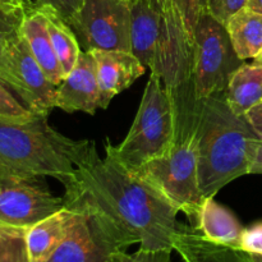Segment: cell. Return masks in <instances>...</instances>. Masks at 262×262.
<instances>
[{"mask_svg": "<svg viewBox=\"0 0 262 262\" xmlns=\"http://www.w3.org/2000/svg\"><path fill=\"white\" fill-rule=\"evenodd\" d=\"M247 8L262 14V0H248Z\"/></svg>", "mask_w": 262, "mask_h": 262, "instance_id": "cell-34", "label": "cell"}, {"mask_svg": "<svg viewBox=\"0 0 262 262\" xmlns=\"http://www.w3.org/2000/svg\"><path fill=\"white\" fill-rule=\"evenodd\" d=\"M77 209L66 205L63 209L26 229L25 241L28 261L46 262L71 232L77 219Z\"/></svg>", "mask_w": 262, "mask_h": 262, "instance_id": "cell-14", "label": "cell"}, {"mask_svg": "<svg viewBox=\"0 0 262 262\" xmlns=\"http://www.w3.org/2000/svg\"><path fill=\"white\" fill-rule=\"evenodd\" d=\"M38 8L42 10L43 15H45L54 50H55L59 63L61 64V68L67 76L76 67L78 56L82 51L79 48L78 38L71 26L68 25V22L63 19L55 10L49 7Z\"/></svg>", "mask_w": 262, "mask_h": 262, "instance_id": "cell-21", "label": "cell"}, {"mask_svg": "<svg viewBox=\"0 0 262 262\" xmlns=\"http://www.w3.org/2000/svg\"><path fill=\"white\" fill-rule=\"evenodd\" d=\"M245 60L235 53L224 23L200 13L193 32V76L199 99L225 94L232 74Z\"/></svg>", "mask_w": 262, "mask_h": 262, "instance_id": "cell-8", "label": "cell"}, {"mask_svg": "<svg viewBox=\"0 0 262 262\" xmlns=\"http://www.w3.org/2000/svg\"><path fill=\"white\" fill-rule=\"evenodd\" d=\"M239 250L250 255L262 256V222L243 229L239 241Z\"/></svg>", "mask_w": 262, "mask_h": 262, "instance_id": "cell-27", "label": "cell"}, {"mask_svg": "<svg viewBox=\"0 0 262 262\" xmlns=\"http://www.w3.org/2000/svg\"><path fill=\"white\" fill-rule=\"evenodd\" d=\"M82 2L83 0H33L36 7L51 8L66 20L79 9Z\"/></svg>", "mask_w": 262, "mask_h": 262, "instance_id": "cell-29", "label": "cell"}, {"mask_svg": "<svg viewBox=\"0 0 262 262\" xmlns=\"http://www.w3.org/2000/svg\"><path fill=\"white\" fill-rule=\"evenodd\" d=\"M163 26V12L148 0L130 3V51L145 67L150 68L158 50Z\"/></svg>", "mask_w": 262, "mask_h": 262, "instance_id": "cell-16", "label": "cell"}, {"mask_svg": "<svg viewBox=\"0 0 262 262\" xmlns=\"http://www.w3.org/2000/svg\"><path fill=\"white\" fill-rule=\"evenodd\" d=\"M55 107L66 113L82 112L91 115L100 109L96 63L91 51L82 50L76 67L56 86Z\"/></svg>", "mask_w": 262, "mask_h": 262, "instance_id": "cell-12", "label": "cell"}, {"mask_svg": "<svg viewBox=\"0 0 262 262\" xmlns=\"http://www.w3.org/2000/svg\"><path fill=\"white\" fill-rule=\"evenodd\" d=\"M0 3H7V4L19 5V7H26V8L36 7L33 0H0Z\"/></svg>", "mask_w": 262, "mask_h": 262, "instance_id": "cell-32", "label": "cell"}, {"mask_svg": "<svg viewBox=\"0 0 262 262\" xmlns=\"http://www.w3.org/2000/svg\"><path fill=\"white\" fill-rule=\"evenodd\" d=\"M196 3V8L200 13L207 12V7H209V0H194Z\"/></svg>", "mask_w": 262, "mask_h": 262, "instance_id": "cell-35", "label": "cell"}, {"mask_svg": "<svg viewBox=\"0 0 262 262\" xmlns=\"http://www.w3.org/2000/svg\"><path fill=\"white\" fill-rule=\"evenodd\" d=\"M176 140V117L170 96L160 77L151 72L129 132L118 146L109 140L105 147L129 169L165 154Z\"/></svg>", "mask_w": 262, "mask_h": 262, "instance_id": "cell-5", "label": "cell"}, {"mask_svg": "<svg viewBox=\"0 0 262 262\" xmlns=\"http://www.w3.org/2000/svg\"><path fill=\"white\" fill-rule=\"evenodd\" d=\"M235 53L242 60L255 59L262 50V14L243 8L225 23Z\"/></svg>", "mask_w": 262, "mask_h": 262, "instance_id": "cell-20", "label": "cell"}, {"mask_svg": "<svg viewBox=\"0 0 262 262\" xmlns=\"http://www.w3.org/2000/svg\"><path fill=\"white\" fill-rule=\"evenodd\" d=\"M25 234V228L0 223V262H30Z\"/></svg>", "mask_w": 262, "mask_h": 262, "instance_id": "cell-22", "label": "cell"}, {"mask_svg": "<svg viewBox=\"0 0 262 262\" xmlns=\"http://www.w3.org/2000/svg\"><path fill=\"white\" fill-rule=\"evenodd\" d=\"M193 222L202 204L196 140L174 143L165 154L133 169Z\"/></svg>", "mask_w": 262, "mask_h": 262, "instance_id": "cell-7", "label": "cell"}, {"mask_svg": "<svg viewBox=\"0 0 262 262\" xmlns=\"http://www.w3.org/2000/svg\"><path fill=\"white\" fill-rule=\"evenodd\" d=\"M150 69L160 77L173 104L174 143L194 140L201 99L194 86L193 41L173 4L163 12L160 41Z\"/></svg>", "mask_w": 262, "mask_h": 262, "instance_id": "cell-4", "label": "cell"}, {"mask_svg": "<svg viewBox=\"0 0 262 262\" xmlns=\"http://www.w3.org/2000/svg\"><path fill=\"white\" fill-rule=\"evenodd\" d=\"M0 79L31 112L49 115L55 107L56 86L33 58L22 33L5 43Z\"/></svg>", "mask_w": 262, "mask_h": 262, "instance_id": "cell-11", "label": "cell"}, {"mask_svg": "<svg viewBox=\"0 0 262 262\" xmlns=\"http://www.w3.org/2000/svg\"><path fill=\"white\" fill-rule=\"evenodd\" d=\"M23 102L13 95V91L0 79V115L10 117H25L32 114Z\"/></svg>", "mask_w": 262, "mask_h": 262, "instance_id": "cell-25", "label": "cell"}, {"mask_svg": "<svg viewBox=\"0 0 262 262\" xmlns=\"http://www.w3.org/2000/svg\"><path fill=\"white\" fill-rule=\"evenodd\" d=\"M20 33L41 69L55 86H59L66 78V73L54 50L46 18L40 8L35 7L28 10L20 26Z\"/></svg>", "mask_w": 262, "mask_h": 262, "instance_id": "cell-17", "label": "cell"}, {"mask_svg": "<svg viewBox=\"0 0 262 262\" xmlns=\"http://www.w3.org/2000/svg\"><path fill=\"white\" fill-rule=\"evenodd\" d=\"M260 142L245 115L230 109L225 94L201 99L196 145L202 197H215L232 181L250 174Z\"/></svg>", "mask_w": 262, "mask_h": 262, "instance_id": "cell-3", "label": "cell"}, {"mask_svg": "<svg viewBox=\"0 0 262 262\" xmlns=\"http://www.w3.org/2000/svg\"><path fill=\"white\" fill-rule=\"evenodd\" d=\"M192 228L211 242L237 248H239L241 235L245 229L235 215L217 204L214 197H204Z\"/></svg>", "mask_w": 262, "mask_h": 262, "instance_id": "cell-18", "label": "cell"}, {"mask_svg": "<svg viewBox=\"0 0 262 262\" xmlns=\"http://www.w3.org/2000/svg\"><path fill=\"white\" fill-rule=\"evenodd\" d=\"M78 211L66 239L46 262H107L110 256L137 245L106 212L86 200H66Z\"/></svg>", "mask_w": 262, "mask_h": 262, "instance_id": "cell-6", "label": "cell"}, {"mask_svg": "<svg viewBox=\"0 0 262 262\" xmlns=\"http://www.w3.org/2000/svg\"><path fill=\"white\" fill-rule=\"evenodd\" d=\"M94 141H76L54 129L48 115H0V166L20 174L53 177L64 189L89 159Z\"/></svg>", "mask_w": 262, "mask_h": 262, "instance_id": "cell-2", "label": "cell"}, {"mask_svg": "<svg viewBox=\"0 0 262 262\" xmlns=\"http://www.w3.org/2000/svg\"><path fill=\"white\" fill-rule=\"evenodd\" d=\"M42 178L0 166L2 224L27 229L66 206L64 197L53 194Z\"/></svg>", "mask_w": 262, "mask_h": 262, "instance_id": "cell-9", "label": "cell"}, {"mask_svg": "<svg viewBox=\"0 0 262 262\" xmlns=\"http://www.w3.org/2000/svg\"><path fill=\"white\" fill-rule=\"evenodd\" d=\"M171 4L174 5L177 12L181 15L189 37L193 41L194 27H196L197 19H199L200 15L199 10L196 8V3H194V0H171Z\"/></svg>", "mask_w": 262, "mask_h": 262, "instance_id": "cell-28", "label": "cell"}, {"mask_svg": "<svg viewBox=\"0 0 262 262\" xmlns=\"http://www.w3.org/2000/svg\"><path fill=\"white\" fill-rule=\"evenodd\" d=\"M67 22L84 50L130 51V4L125 0H83Z\"/></svg>", "mask_w": 262, "mask_h": 262, "instance_id": "cell-10", "label": "cell"}, {"mask_svg": "<svg viewBox=\"0 0 262 262\" xmlns=\"http://www.w3.org/2000/svg\"><path fill=\"white\" fill-rule=\"evenodd\" d=\"M125 2H128V3H129V4H130V3H132L133 0H125Z\"/></svg>", "mask_w": 262, "mask_h": 262, "instance_id": "cell-39", "label": "cell"}, {"mask_svg": "<svg viewBox=\"0 0 262 262\" xmlns=\"http://www.w3.org/2000/svg\"><path fill=\"white\" fill-rule=\"evenodd\" d=\"M247 3L248 0H209L207 12L225 25L233 14L247 7Z\"/></svg>", "mask_w": 262, "mask_h": 262, "instance_id": "cell-26", "label": "cell"}, {"mask_svg": "<svg viewBox=\"0 0 262 262\" xmlns=\"http://www.w3.org/2000/svg\"><path fill=\"white\" fill-rule=\"evenodd\" d=\"M251 258H252V261H253V262H262V256L251 255Z\"/></svg>", "mask_w": 262, "mask_h": 262, "instance_id": "cell-37", "label": "cell"}, {"mask_svg": "<svg viewBox=\"0 0 262 262\" xmlns=\"http://www.w3.org/2000/svg\"><path fill=\"white\" fill-rule=\"evenodd\" d=\"M245 118L262 142V102L251 107L245 114Z\"/></svg>", "mask_w": 262, "mask_h": 262, "instance_id": "cell-30", "label": "cell"}, {"mask_svg": "<svg viewBox=\"0 0 262 262\" xmlns=\"http://www.w3.org/2000/svg\"><path fill=\"white\" fill-rule=\"evenodd\" d=\"M4 48H5V42L3 40H0V67H2L3 56H4Z\"/></svg>", "mask_w": 262, "mask_h": 262, "instance_id": "cell-36", "label": "cell"}, {"mask_svg": "<svg viewBox=\"0 0 262 262\" xmlns=\"http://www.w3.org/2000/svg\"><path fill=\"white\" fill-rule=\"evenodd\" d=\"M73 199L86 200L106 212L142 250L173 251L179 210L109 148L105 147L101 159L94 143L87 161L66 189L64 200Z\"/></svg>", "mask_w": 262, "mask_h": 262, "instance_id": "cell-1", "label": "cell"}, {"mask_svg": "<svg viewBox=\"0 0 262 262\" xmlns=\"http://www.w3.org/2000/svg\"><path fill=\"white\" fill-rule=\"evenodd\" d=\"M225 100L237 115H243L262 102V64L245 63L232 74Z\"/></svg>", "mask_w": 262, "mask_h": 262, "instance_id": "cell-19", "label": "cell"}, {"mask_svg": "<svg viewBox=\"0 0 262 262\" xmlns=\"http://www.w3.org/2000/svg\"><path fill=\"white\" fill-rule=\"evenodd\" d=\"M156 9H159L160 12H164V10L168 9L171 5V0H148Z\"/></svg>", "mask_w": 262, "mask_h": 262, "instance_id": "cell-33", "label": "cell"}, {"mask_svg": "<svg viewBox=\"0 0 262 262\" xmlns=\"http://www.w3.org/2000/svg\"><path fill=\"white\" fill-rule=\"evenodd\" d=\"M173 251H148L140 250L128 255L127 252H117L110 256L107 262H170V255Z\"/></svg>", "mask_w": 262, "mask_h": 262, "instance_id": "cell-24", "label": "cell"}, {"mask_svg": "<svg viewBox=\"0 0 262 262\" xmlns=\"http://www.w3.org/2000/svg\"><path fill=\"white\" fill-rule=\"evenodd\" d=\"M30 9L32 8L0 3V40L7 43L19 36L20 26Z\"/></svg>", "mask_w": 262, "mask_h": 262, "instance_id": "cell-23", "label": "cell"}, {"mask_svg": "<svg viewBox=\"0 0 262 262\" xmlns=\"http://www.w3.org/2000/svg\"><path fill=\"white\" fill-rule=\"evenodd\" d=\"M250 174H262V142H260V145L257 146Z\"/></svg>", "mask_w": 262, "mask_h": 262, "instance_id": "cell-31", "label": "cell"}, {"mask_svg": "<svg viewBox=\"0 0 262 262\" xmlns=\"http://www.w3.org/2000/svg\"><path fill=\"white\" fill-rule=\"evenodd\" d=\"M173 251L183 262H253L250 253L237 247L206 239L194 228L177 225Z\"/></svg>", "mask_w": 262, "mask_h": 262, "instance_id": "cell-15", "label": "cell"}, {"mask_svg": "<svg viewBox=\"0 0 262 262\" xmlns=\"http://www.w3.org/2000/svg\"><path fill=\"white\" fill-rule=\"evenodd\" d=\"M96 63V76L100 92V109H106L118 94L127 90L146 67L130 51L89 50Z\"/></svg>", "mask_w": 262, "mask_h": 262, "instance_id": "cell-13", "label": "cell"}, {"mask_svg": "<svg viewBox=\"0 0 262 262\" xmlns=\"http://www.w3.org/2000/svg\"><path fill=\"white\" fill-rule=\"evenodd\" d=\"M255 61H257V63L262 64V50H261V53L258 54V55L255 58Z\"/></svg>", "mask_w": 262, "mask_h": 262, "instance_id": "cell-38", "label": "cell"}]
</instances>
